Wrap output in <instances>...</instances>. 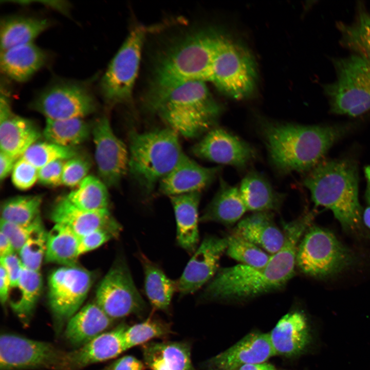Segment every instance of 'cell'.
I'll return each mask as SVG.
<instances>
[{"label": "cell", "instance_id": "cell-1", "mask_svg": "<svg viewBox=\"0 0 370 370\" xmlns=\"http://www.w3.org/2000/svg\"><path fill=\"white\" fill-rule=\"evenodd\" d=\"M313 211L305 213L283 224L284 243L261 267L238 264L218 270L208 283L201 298L206 300H243L283 288L293 276L300 239L311 226Z\"/></svg>", "mask_w": 370, "mask_h": 370}, {"label": "cell", "instance_id": "cell-2", "mask_svg": "<svg viewBox=\"0 0 370 370\" xmlns=\"http://www.w3.org/2000/svg\"><path fill=\"white\" fill-rule=\"evenodd\" d=\"M260 130L271 164L279 173H307L347 132L341 125H306L269 121Z\"/></svg>", "mask_w": 370, "mask_h": 370}, {"label": "cell", "instance_id": "cell-3", "mask_svg": "<svg viewBox=\"0 0 370 370\" xmlns=\"http://www.w3.org/2000/svg\"><path fill=\"white\" fill-rule=\"evenodd\" d=\"M219 33L213 29L192 33L160 57L154 70L146 106L155 103L182 83L209 81Z\"/></svg>", "mask_w": 370, "mask_h": 370}, {"label": "cell", "instance_id": "cell-4", "mask_svg": "<svg viewBox=\"0 0 370 370\" xmlns=\"http://www.w3.org/2000/svg\"><path fill=\"white\" fill-rule=\"evenodd\" d=\"M316 206L330 210L342 228L354 231L361 226L362 208L359 200V172L349 159H323L303 179Z\"/></svg>", "mask_w": 370, "mask_h": 370}, {"label": "cell", "instance_id": "cell-5", "mask_svg": "<svg viewBox=\"0 0 370 370\" xmlns=\"http://www.w3.org/2000/svg\"><path fill=\"white\" fill-rule=\"evenodd\" d=\"M147 108L179 135L194 139L215 127L221 112L205 82L191 81L170 90Z\"/></svg>", "mask_w": 370, "mask_h": 370}, {"label": "cell", "instance_id": "cell-6", "mask_svg": "<svg viewBox=\"0 0 370 370\" xmlns=\"http://www.w3.org/2000/svg\"><path fill=\"white\" fill-rule=\"evenodd\" d=\"M179 135L169 127L128 135V173L143 195H151L185 154Z\"/></svg>", "mask_w": 370, "mask_h": 370}, {"label": "cell", "instance_id": "cell-7", "mask_svg": "<svg viewBox=\"0 0 370 370\" xmlns=\"http://www.w3.org/2000/svg\"><path fill=\"white\" fill-rule=\"evenodd\" d=\"M332 62L335 79L323 86L330 111L353 117L370 114V63L354 54Z\"/></svg>", "mask_w": 370, "mask_h": 370}, {"label": "cell", "instance_id": "cell-8", "mask_svg": "<svg viewBox=\"0 0 370 370\" xmlns=\"http://www.w3.org/2000/svg\"><path fill=\"white\" fill-rule=\"evenodd\" d=\"M256 65L250 51L227 35L220 33L209 82L226 95L243 99L254 91Z\"/></svg>", "mask_w": 370, "mask_h": 370}, {"label": "cell", "instance_id": "cell-9", "mask_svg": "<svg viewBox=\"0 0 370 370\" xmlns=\"http://www.w3.org/2000/svg\"><path fill=\"white\" fill-rule=\"evenodd\" d=\"M353 257L330 231L310 227L300 240L296 265L304 273L325 278L337 273L353 262Z\"/></svg>", "mask_w": 370, "mask_h": 370}, {"label": "cell", "instance_id": "cell-10", "mask_svg": "<svg viewBox=\"0 0 370 370\" xmlns=\"http://www.w3.org/2000/svg\"><path fill=\"white\" fill-rule=\"evenodd\" d=\"M147 32L145 26H135L110 62L101 81L103 97L109 104L131 100Z\"/></svg>", "mask_w": 370, "mask_h": 370}, {"label": "cell", "instance_id": "cell-11", "mask_svg": "<svg viewBox=\"0 0 370 370\" xmlns=\"http://www.w3.org/2000/svg\"><path fill=\"white\" fill-rule=\"evenodd\" d=\"M96 303L111 319L141 314L146 305L133 280L125 259L118 257L97 289Z\"/></svg>", "mask_w": 370, "mask_h": 370}, {"label": "cell", "instance_id": "cell-12", "mask_svg": "<svg viewBox=\"0 0 370 370\" xmlns=\"http://www.w3.org/2000/svg\"><path fill=\"white\" fill-rule=\"evenodd\" d=\"M67 354L47 342L8 333L0 337L1 370L68 369Z\"/></svg>", "mask_w": 370, "mask_h": 370}, {"label": "cell", "instance_id": "cell-13", "mask_svg": "<svg viewBox=\"0 0 370 370\" xmlns=\"http://www.w3.org/2000/svg\"><path fill=\"white\" fill-rule=\"evenodd\" d=\"M31 107L46 119L83 118L94 113L97 104L85 86L73 82H59L42 91Z\"/></svg>", "mask_w": 370, "mask_h": 370}, {"label": "cell", "instance_id": "cell-14", "mask_svg": "<svg viewBox=\"0 0 370 370\" xmlns=\"http://www.w3.org/2000/svg\"><path fill=\"white\" fill-rule=\"evenodd\" d=\"M92 282L87 270L76 266H62L53 270L48 279L50 308L60 322L70 319L84 302Z\"/></svg>", "mask_w": 370, "mask_h": 370}, {"label": "cell", "instance_id": "cell-15", "mask_svg": "<svg viewBox=\"0 0 370 370\" xmlns=\"http://www.w3.org/2000/svg\"><path fill=\"white\" fill-rule=\"evenodd\" d=\"M91 133L99 178L107 188L117 187L128 173V148L115 135L106 116L95 121Z\"/></svg>", "mask_w": 370, "mask_h": 370}, {"label": "cell", "instance_id": "cell-16", "mask_svg": "<svg viewBox=\"0 0 370 370\" xmlns=\"http://www.w3.org/2000/svg\"><path fill=\"white\" fill-rule=\"evenodd\" d=\"M195 156L219 164L245 169L255 158L256 152L250 144L226 130L214 127L194 144Z\"/></svg>", "mask_w": 370, "mask_h": 370}, {"label": "cell", "instance_id": "cell-17", "mask_svg": "<svg viewBox=\"0 0 370 370\" xmlns=\"http://www.w3.org/2000/svg\"><path fill=\"white\" fill-rule=\"evenodd\" d=\"M227 247V237L209 235L204 238L176 282L180 295L195 292L213 278Z\"/></svg>", "mask_w": 370, "mask_h": 370}, {"label": "cell", "instance_id": "cell-18", "mask_svg": "<svg viewBox=\"0 0 370 370\" xmlns=\"http://www.w3.org/2000/svg\"><path fill=\"white\" fill-rule=\"evenodd\" d=\"M41 136V132L32 120L16 115L11 109L8 95L1 90L0 98L1 152L17 159Z\"/></svg>", "mask_w": 370, "mask_h": 370}, {"label": "cell", "instance_id": "cell-19", "mask_svg": "<svg viewBox=\"0 0 370 370\" xmlns=\"http://www.w3.org/2000/svg\"><path fill=\"white\" fill-rule=\"evenodd\" d=\"M221 167L203 166L186 154L176 166L159 182V193L169 196L201 192L210 185Z\"/></svg>", "mask_w": 370, "mask_h": 370}, {"label": "cell", "instance_id": "cell-20", "mask_svg": "<svg viewBox=\"0 0 370 370\" xmlns=\"http://www.w3.org/2000/svg\"><path fill=\"white\" fill-rule=\"evenodd\" d=\"M274 355L269 334L252 332L212 358L209 363L220 370H236L245 364L265 362Z\"/></svg>", "mask_w": 370, "mask_h": 370}, {"label": "cell", "instance_id": "cell-21", "mask_svg": "<svg viewBox=\"0 0 370 370\" xmlns=\"http://www.w3.org/2000/svg\"><path fill=\"white\" fill-rule=\"evenodd\" d=\"M125 327V325L121 324L103 332L79 349L68 353V369L108 360L127 350L124 339Z\"/></svg>", "mask_w": 370, "mask_h": 370}, {"label": "cell", "instance_id": "cell-22", "mask_svg": "<svg viewBox=\"0 0 370 370\" xmlns=\"http://www.w3.org/2000/svg\"><path fill=\"white\" fill-rule=\"evenodd\" d=\"M269 335L275 355L287 357L301 353L310 341L306 319L298 311L284 316Z\"/></svg>", "mask_w": 370, "mask_h": 370}, {"label": "cell", "instance_id": "cell-23", "mask_svg": "<svg viewBox=\"0 0 370 370\" xmlns=\"http://www.w3.org/2000/svg\"><path fill=\"white\" fill-rule=\"evenodd\" d=\"M50 215L55 224L68 227L79 237L108 225L115 219L109 209L85 210L75 206L66 196L55 202Z\"/></svg>", "mask_w": 370, "mask_h": 370}, {"label": "cell", "instance_id": "cell-24", "mask_svg": "<svg viewBox=\"0 0 370 370\" xmlns=\"http://www.w3.org/2000/svg\"><path fill=\"white\" fill-rule=\"evenodd\" d=\"M201 192L170 197L177 226L178 245L189 253L195 252L199 242L198 207Z\"/></svg>", "mask_w": 370, "mask_h": 370}, {"label": "cell", "instance_id": "cell-25", "mask_svg": "<svg viewBox=\"0 0 370 370\" xmlns=\"http://www.w3.org/2000/svg\"><path fill=\"white\" fill-rule=\"evenodd\" d=\"M234 232L273 254L282 247L285 235L275 225L271 212H258L242 219Z\"/></svg>", "mask_w": 370, "mask_h": 370}, {"label": "cell", "instance_id": "cell-26", "mask_svg": "<svg viewBox=\"0 0 370 370\" xmlns=\"http://www.w3.org/2000/svg\"><path fill=\"white\" fill-rule=\"evenodd\" d=\"M144 363L150 370H195L189 344L184 342H152L142 347Z\"/></svg>", "mask_w": 370, "mask_h": 370}, {"label": "cell", "instance_id": "cell-27", "mask_svg": "<svg viewBox=\"0 0 370 370\" xmlns=\"http://www.w3.org/2000/svg\"><path fill=\"white\" fill-rule=\"evenodd\" d=\"M112 320L96 302L88 304L69 320L65 337L73 345L81 347L103 333Z\"/></svg>", "mask_w": 370, "mask_h": 370}, {"label": "cell", "instance_id": "cell-28", "mask_svg": "<svg viewBox=\"0 0 370 370\" xmlns=\"http://www.w3.org/2000/svg\"><path fill=\"white\" fill-rule=\"evenodd\" d=\"M247 211L239 188L229 184L220 177L218 190L199 220L231 225L237 221Z\"/></svg>", "mask_w": 370, "mask_h": 370}, {"label": "cell", "instance_id": "cell-29", "mask_svg": "<svg viewBox=\"0 0 370 370\" xmlns=\"http://www.w3.org/2000/svg\"><path fill=\"white\" fill-rule=\"evenodd\" d=\"M45 52L33 43L1 51L0 66L4 73L20 82L28 80L45 64Z\"/></svg>", "mask_w": 370, "mask_h": 370}, {"label": "cell", "instance_id": "cell-30", "mask_svg": "<svg viewBox=\"0 0 370 370\" xmlns=\"http://www.w3.org/2000/svg\"><path fill=\"white\" fill-rule=\"evenodd\" d=\"M239 190L247 210L254 212L279 210L285 198L284 194L277 192L263 175L255 171L246 175Z\"/></svg>", "mask_w": 370, "mask_h": 370}, {"label": "cell", "instance_id": "cell-31", "mask_svg": "<svg viewBox=\"0 0 370 370\" xmlns=\"http://www.w3.org/2000/svg\"><path fill=\"white\" fill-rule=\"evenodd\" d=\"M139 258L143 268L144 288L150 303L156 309L167 311L173 295L177 290V282L169 278L143 253H139Z\"/></svg>", "mask_w": 370, "mask_h": 370}, {"label": "cell", "instance_id": "cell-32", "mask_svg": "<svg viewBox=\"0 0 370 370\" xmlns=\"http://www.w3.org/2000/svg\"><path fill=\"white\" fill-rule=\"evenodd\" d=\"M49 25V21L45 18L13 16L5 19L1 25V51L33 43Z\"/></svg>", "mask_w": 370, "mask_h": 370}, {"label": "cell", "instance_id": "cell-33", "mask_svg": "<svg viewBox=\"0 0 370 370\" xmlns=\"http://www.w3.org/2000/svg\"><path fill=\"white\" fill-rule=\"evenodd\" d=\"M79 237L68 227L55 224L47 233L44 260L62 266H76Z\"/></svg>", "mask_w": 370, "mask_h": 370}, {"label": "cell", "instance_id": "cell-34", "mask_svg": "<svg viewBox=\"0 0 370 370\" xmlns=\"http://www.w3.org/2000/svg\"><path fill=\"white\" fill-rule=\"evenodd\" d=\"M341 44L370 63V12L361 5L353 22H338Z\"/></svg>", "mask_w": 370, "mask_h": 370}, {"label": "cell", "instance_id": "cell-35", "mask_svg": "<svg viewBox=\"0 0 370 370\" xmlns=\"http://www.w3.org/2000/svg\"><path fill=\"white\" fill-rule=\"evenodd\" d=\"M91 127L83 118L46 119L43 135L47 141L63 146L76 147L89 138Z\"/></svg>", "mask_w": 370, "mask_h": 370}, {"label": "cell", "instance_id": "cell-36", "mask_svg": "<svg viewBox=\"0 0 370 370\" xmlns=\"http://www.w3.org/2000/svg\"><path fill=\"white\" fill-rule=\"evenodd\" d=\"M43 280L40 271H35L24 267L17 286L16 300L10 301L13 311L22 322L27 325L40 297Z\"/></svg>", "mask_w": 370, "mask_h": 370}, {"label": "cell", "instance_id": "cell-37", "mask_svg": "<svg viewBox=\"0 0 370 370\" xmlns=\"http://www.w3.org/2000/svg\"><path fill=\"white\" fill-rule=\"evenodd\" d=\"M107 187L99 178L88 175L77 188L66 197L75 206L87 211L109 209V197Z\"/></svg>", "mask_w": 370, "mask_h": 370}, {"label": "cell", "instance_id": "cell-38", "mask_svg": "<svg viewBox=\"0 0 370 370\" xmlns=\"http://www.w3.org/2000/svg\"><path fill=\"white\" fill-rule=\"evenodd\" d=\"M41 195L17 196L5 200L1 206V219L18 224L33 222L40 216Z\"/></svg>", "mask_w": 370, "mask_h": 370}, {"label": "cell", "instance_id": "cell-39", "mask_svg": "<svg viewBox=\"0 0 370 370\" xmlns=\"http://www.w3.org/2000/svg\"><path fill=\"white\" fill-rule=\"evenodd\" d=\"M79 154L77 147L63 146L48 141L36 142L22 157L39 169L52 162L66 160Z\"/></svg>", "mask_w": 370, "mask_h": 370}, {"label": "cell", "instance_id": "cell-40", "mask_svg": "<svg viewBox=\"0 0 370 370\" xmlns=\"http://www.w3.org/2000/svg\"><path fill=\"white\" fill-rule=\"evenodd\" d=\"M227 238V254L242 264L261 267L268 262L271 255L234 232Z\"/></svg>", "mask_w": 370, "mask_h": 370}, {"label": "cell", "instance_id": "cell-41", "mask_svg": "<svg viewBox=\"0 0 370 370\" xmlns=\"http://www.w3.org/2000/svg\"><path fill=\"white\" fill-rule=\"evenodd\" d=\"M47 233L42 221L40 222L31 232L18 252L25 268L40 271L45 258Z\"/></svg>", "mask_w": 370, "mask_h": 370}, {"label": "cell", "instance_id": "cell-42", "mask_svg": "<svg viewBox=\"0 0 370 370\" xmlns=\"http://www.w3.org/2000/svg\"><path fill=\"white\" fill-rule=\"evenodd\" d=\"M170 332L169 325L159 320L147 319L132 326L125 325L124 339L127 349L145 344L151 340Z\"/></svg>", "mask_w": 370, "mask_h": 370}, {"label": "cell", "instance_id": "cell-43", "mask_svg": "<svg viewBox=\"0 0 370 370\" xmlns=\"http://www.w3.org/2000/svg\"><path fill=\"white\" fill-rule=\"evenodd\" d=\"M121 230V226L115 219L108 225L79 237V256L92 251L117 237Z\"/></svg>", "mask_w": 370, "mask_h": 370}, {"label": "cell", "instance_id": "cell-44", "mask_svg": "<svg viewBox=\"0 0 370 370\" xmlns=\"http://www.w3.org/2000/svg\"><path fill=\"white\" fill-rule=\"evenodd\" d=\"M91 165L90 160L80 154L67 160L63 170L62 185L68 187L78 186L87 176Z\"/></svg>", "mask_w": 370, "mask_h": 370}, {"label": "cell", "instance_id": "cell-45", "mask_svg": "<svg viewBox=\"0 0 370 370\" xmlns=\"http://www.w3.org/2000/svg\"><path fill=\"white\" fill-rule=\"evenodd\" d=\"M41 221V216L33 222L27 224H15L1 219L0 231L7 236L15 252L18 253L31 232Z\"/></svg>", "mask_w": 370, "mask_h": 370}, {"label": "cell", "instance_id": "cell-46", "mask_svg": "<svg viewBox=\"0 0 370 370\" xmlns=\"http://www.w3.org/2000/svg\"><path fill=\"white\" fill-rule=\"evenodd\" d=\"M38 172L39 169L21 157L12 171V182L18 190H28L38 180Z\"/></svg>", "mask_w": 370, "mask_h": 370}, {"label": "cell", "instance_id": "cell-47", "mask_svg": "<svg viewBox=\"0 0 370 370\" xmlns=\"http://www.w3.org/2000/svg\"><path fill=\"white\" fill-rule=\"evenodd\" d=\"M66 160H57L39 169L38 181L40 183L52 187L62 185L63 170Z\"/></svg>", "mask_w": 370, "mask_h": 370}, {"label": "cell", "instance_id": "cell-48", "mask_svg": "<svg viewBox=\"0 0 370 370\" xmlns=\"http://www.w3.org/2000/svg\"><path fill=\"white\" fill-rule=\"evenodd\" d=\"M0 264L4 267L10 278L11 289L15 288L17 286L24 268L19 256L14 252L1 257Z\"/></svg>", "mask_w": 370, "mask_h": 370}, {"label": "cell", "instance_id": "cell-49", "mask_svg": "<svg viewBox=\"0 0 370 370\" xmlns=\"http://www.w3.org/2000/svg\"><path fill=\"white\" fill-rule=\"evenodd\" d=\"M144 362L131 355L123 356L106 366L103 370H144Z\"/></svg>", "mask_w": 370, "mask_h": 370}, {"label": "cell", "instance_id": "cell-50", "mask_svg": "<svg viewBox=\"0 0 370 370\" xmlns=\"http://www.w3.org/2000/svg\"><path fill=\"white\" fill-rule=\"evenodd\" d=\"M11 283L10 278L4 267L0 264V300L3 305L9 301Z\"/></svg>", "mask_w": 370, "mask_h": 370}, {"label": "cell", "instance_id": "cell-51", "mask_svg": "<svg viewBox=\"0 0 370 370\" xmlns=\"http://www.w3.org/2000/svg\"><path fill=\"white\" fill-rule=\"evenodd\" d=\"M18 159L0 151V179L1 181L12 173Z\"/></svg>", "mask_w": 370, "mask_h": 370}, {"label": "cell", "instance_id": "cell-52", "mask_svg": "<svg viewBox=\"0 0 370 370\" xmlns=\"http://www.w3.org/2000/svg\"><path fill=\"white\" fill-rule=\"evenodd\" d=\"M15 252L14 248L7 236L0 231V256H5Z\"/></svg>", "mask_w": 370, "mask_h": 370}, {"label": "cell", "instance_id": "cell-53", "mask_svg": "<svg viewBox=\"0 0 370 370\" xmlns=\"http://www.w3.org/2000/svg\"><path fill=\"white\" fill-rule=\"evenodd\" d=\"M238 370H275L271 364L263 362L245 364L238 368Z\"/></svg>", "mask_w": 370, "mask_h": 370}, {"label": "cell", "instance_id": "cell-54", "mask_svg": "<svg viewBox=\"0 0 370 370\" xmlns=\"http://www.w3.org/2000/svg\"><path fill=\"white\" fill-rule=\"evenodd\" d=\"M362 221L365 226L370 229V206H368L363 212Z\"/></svg>", "mask_w": 370, "mask_h": 370}]
</instances>
